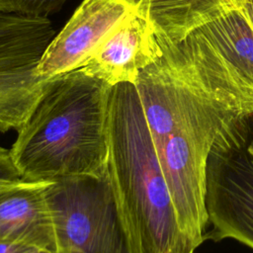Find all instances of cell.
I'll return each instance as SVG.
<instances>
[{
	"label": "cell",
	"mask_w": 253,
	"mask_h": 253,
	"mask_svg": "<svg viewBox=\"0 0 253 253\" xmlns=\"http://www.w3.org/2000/svg\"><path fill=\"white\" fill-rule=\"evenodd\" d=\"M144 14L160 45L178 43L240 4L239 0H125Z\"/></svg>",
	"instance_id": "10"
},
{
	"label": "cell",
	"mask_w": 253,
	"mask_h": 253,
	"mask_svg": "<svg viewBox=\"0 0 253 253\" xmlns=\"http://www.w3.org/2000/svg\"><path fill=\"white\" fill-rule=\"evenodd\" d=\"M46 199L57 253H133L110 176L81 175L50 182Z\"/></svg>",
	"instance_id": "4"
},
{
	"label": "cell",
	"mask_w": 253,
	"mask_h": 253,
	"mask_svg": "<svg viewBox=\"0 0 253 253\" xmlns=\"http://www.w3.org/2000/svg\"><path fill=\"white\" fill-rule=\"evenodd\" d=\"M206 239L232 238L253 249V112L218 134L206 167Z\"/></svg>",
	"instance_id": "5"
},
{
	"label": "cell",
	"mask_w": 253,
	"mask_h": 253,
	"mask_svg": "<svg viewBox=\"0 0 253 253\" xmlns=\"http://www.w3.org/2000/svg\"><path fill=\"white\" fill-rule=\"evenodd\" d=\"M108 173L133 253H194L183 231L133 83L111 88Z\"/></svg>",
	"instance_id": "3"
},
{
	"label": "cell",
	"mask_w": 253,
	"mask_h": 253,
	"mask_svg": "<svg viewBox=\"0 0 253 253\" xmlns=\"http://www.w3.org/2000/svg\"><path fill=\"white\" fill-rule=\"evenodd\" d=\"M160 46L133 84L179 223L199 247L209 154L227 125L253 112V89L199 30Z\"/></svg>",
	"instance_id": "1"
},
{
	"label": "cell",
	"mask_w": 253,
	"mask_h": 253,
	"mask_svg": "<svg viewBox=\"0 0 253 253\" xmlns=\"http://www.w3.org/2000/svg\"><path fill=\"white\" fill-rule=\"evenodd\" d=\"M24 181L11 154V150L0 145V188Z\"/></svg>",
	"instance_id": "13"
},
{
	"label": "cell",
	"mask_w": 253,
	"mask_h": 253,
	"mask_svg": "<svg viewBox=\"0 0 253 253\" xmlns=\"http://www.w3.org/2000/svg\"><path fill=\"white\" fill-rule=\"evenodd\" d=\"M46 16L0 10V131L19 130L50 78L38 66L55 36Z\"/></svg>",
	"instance_id": "6"
},
{
	"label": "cell",
	"mask_w": 253,
	"mask_h": 253,
	"mask_svg": "<svg viewBox=\"0 0 253 253\" xmlns=\"http://www.w3.org/2000/svg\"><path fill=\"white\" fill-rule=\"evenodd\" d=\"M198 30L253 89V25L240 4Z\"/></svg>",
	"instance_id": "11"
},
{
	"label": "cell",
	"mask_w": 253,
	"mask_h": 253,
	"mask_svg": "<svg viewBox=\"0 0 253 253\" xmlns=\"http://www.w3.org/2000/svg\"><path fill=\"white\" fill-rule=\"evenodd\" d=\"M39 249L19 244V243H0V253H33Z\"/></svg>",
	"instance_id": "14"
},
{
	"label": "cell",
	"mask_w": 253,
	"mask_h": 253,
	"mask_svg": "<svg viewBox=\"0 0 253 253\" xmlns=\"http://www.w3.org/2000/svg\"><path fill=\"white\" fill-rule=\"evenodd\" d=\"M33 253H52V252H48V251H42V250H37Z\"/></svg>",
	"instance_id": "16"
},
{
	"label": "cell",
	"mask_w": 253,
	"mask_h": 253,
	"mask_svg": "<svg viewBox=\"0 0 253 253\" xmlns=\"http://www.w3.org/2000/svg\"><path fill=\"white\" fill-rule=\"evenodd\" d=\"M68 0H0V10L48 16L61 10Z\"/></svg>",
	"instance_id": "12"
},
{
	"label": "cell",
	"mask_w": 253,
	"mask_h": 253,
	"mask_svg": "<svg viewBox=\"0 0 253 253\" xmlns=\"http://www.w3.org/2000/svg\"><path fill=\"white\" fill-rule=\"evenodd\" d=\"M240 7L253 25V0H240Z\"/></svg>",
	"instance_id": "15"
},
{
	"label": "cell",
	"mask_w": 253,
	"mask_h": 253,
	"mask_svg": "<svg viewBox=\"0 0 253 253\" xmlns=\"http://www.w3.org/2000/svg\"><path fill=\"white\" fill-rule=\"evenodd\" d=\"M134 10L125 0H84L48 44L38 66L39 75L51 78L81 68Z\"/></svg>",
	"instance_id": "7"
},
{
	"label": "cell",
	"mask_w": 253,
	"mask_h": 253,
	"mask_svg": "<svg viewBox=\"0 0 253 253\" xmlns=\"http://www.w3.org/2000/svg\"><path fill=\"white\" fill-rule=\"evenodd\" d=\"M112 86L78 68L51 77L10 148L26 181L107 171Z\"/></svg>",
	"instance_id": "2"
},
{
	"label": "cell",
	"mask_w": 253,
	"mask_h": 253,
	"mask_svg": "<svg viewBox=\"0 0 253 253\" xmlns=\"http://www.w3.org/2000/svg\"><path fill=\"white\" fill-rule=\"evenodd\" d=\"M162 53L149 19L136 9L116 28L81 67L111 86L134 83L139 71Z\"/></svg>",
	"instance_id": "8"
},
{
	"label": "cell",
	"mask_w": 253,
	"mask_h": 253,
	"mask_svg": "<svg viewBox=\"0 0 253 253\" xmlns=\"http://www.w3.org/2000/svg\"><path fill=\"white\" fill-rule=\"evenodd\" d=\"M50 182L21 181L0 188V243H19L57 253L46 199Z\"/></svg>",
	"instance_id": "9"
}]
</instances>
